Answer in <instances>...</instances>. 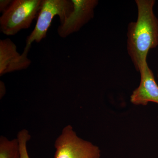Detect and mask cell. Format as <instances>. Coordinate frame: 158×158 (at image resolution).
<instances>
[{
    "mask_svg": "<svg viewBox=\"0 0 158 158\" xmlns=\"http://www.w3.org/2000/svg\"><path fill=\"white\" fill-rule=\"evenodd\" d=\"M138 18L129 24L127 50L138 72L147 62L150 50L158 46V19L153 11L155 0H136Z\"/></svg>",
    "mask_w": 158,
    "mask_h": 158,
    "instance_id": "6da1fadb",
    "label": "cell"
},
{
    "mask_svg": "<svg viewBox=\"0 0 158 158\" xmlns=\"http://www.w3.org/2000/svg\"><path fill=\"white\" fill-rule=\"evenodd\" d=\"M42 0H14L0 17L1 32L7 36L15 35L29 28L37 17Z\"/></svg>",
    "mask_w": 158,
    "mask_h": 158,
    "instance_id": "7a4b0ae2",
    "label": "cell"
},
{
    "mask_svg": "<svg viewBox=\"0 0 158 158\" xmlns=\"http://www.w3.org/2000/svg\"><path fill=\"white\" fill-rule=\"evenodd\" d=\"M73 10L72 0H42L35 27L26 40L27 47L34 42H40L46 37L54 18L59 16L61 24L68 19Z\"/></svg>",
    "mask_w": 158,
    "mask_h": 158,
    "instance_id": "3957f363",
    "label": "cell"
},
{
    "mask_svg": "<svg viewBox=\"0 0 158 158\" xmlns=\"http://www.w3.org/2000/svg\"><path fill=\"white\" fill-rule=\"evenodd\" d=\"M55 147L54 158H101L99 148L78 137L70 125L62 130Z\"/></svg>",
    "mask_w": 158,
    "mask_h": 158,
    "instance_id": "277c9868",
    "label": "cell"
},
{
    "mask_svg": "<svg viewBox=\"0 0 158 158\" xmlns=\"http://www.w3.org/2000/svg\"><path fill=\"white\" fill-rule=\"evenodd\" d=\"M73 10L64 23L57 29L58 35L65 38L80 31L94 16V10L98 4V0H72Z\"/></svg>",
    "mask_w": 158,
    "mask_h": 158,
    "instance_id": "5b68a950",
    "label": "cell"
},
{
    "mask_svg": "<svg viewBox=\"0 0 158 158\" xmlns=\"http://www.w3.org/2000/svg\"><path fill=\"white\" fill-rule=\"evenodd\" d=\"M30 49L25 47L23 53L19 54L15 44L10 38L1 40L0 76L28 68L31 63L28 57Z\"/></svg>",
    "mask_w": 158,
    "mask_h": 158,
    "instance_id": "8992f818",
    "label": "cell"
},
{
    "mask_svg": "<svg viewBox=\"0 0 158 158\" xmlns=\"http://www.w3.org/2000/svg\"><path fill=\"white\" fill-rule=\"evenodd\" d=\"M139 72L141 82L138 88L133 91L131 102L133 104L142 106H146L149 102L158 104V85L147 62L141 66Z\"/></svg>",
    "mask_w": 158,
    "mask_h": 158,
    "instance_id": "52a82bcc",
    "label": "cell"
},
{
    "mask_svg": "<svg viewBox=\"0 0 158 158\" xmlns=\"http://www.w3.org/2000/svg\"><path fill=\"white\" fill-rule=\"evenodd\" d=\"M0 158H21L17 138L9 140L2 136L0 138Z\"/></svg>",
    "mask_w": 158,
    "mask_h": 158,
    "instance_id": "ba28073f",
    "label": "cell"
},
{
    "mask_svg": "<svg viewBox=\"0 0 158 158\" xmlns=\"http://www.w3.org/2000/svg\"><path fill=\"white\" fill-rule=\"evenodd\" d=\"M17 138L19 144L21 158H30L27 149V143L31 138L28 131L26 129L20 131Z\"/></svg>",
    "mask_w": 158,
    "mask_h": 158,
    "instance_id": "9c48e42d",
    "label": "cell"
},
{
    "mask_svg": "<svg viewBox=\"0 0 158 158\" xmlns=\"http://www.w3.org/2000/svg\"><path fill=\"white\" fill-rule=\"evenodd\" d=\"M11 0H1L0 1V11L3 13L10 6Z\"/></svg>",
    "mask_w": 158,
    "mask_h": 158,
    "instance_id": "30bf717a",
    "label": "cell"
},
{
    "mask_svg": "<svg viewBox=\"0 0 158 158\" xmlns=\"http://www.w3.org/2000/svg\"><path fill=\"white\" fill-rule=\"evenodd\" d=\"M0 85H0L1 86V98H2L5 95L6 90L5 85H4L3 82L1 81Z\"/></svg>",
    "mask_w": 158,
    "mask_h": 158,
    "instance_id": "8fae6325",
    "label": "cell"
},
{
    "mask_svg": "<svg viewBox=\"0 0 158 158\" xmlns=\"http://www.w3.org/2000/svg\"><path fill=\"white\" fill-rule=\"evenodd\" d=\"M157 77H158V74H157Z\"/></svg>",
    "mask_w": 158,
    "mask_h": 158,
    "instance_id": "7c38bea8",
    "label": "cell"
}]
</instances>
